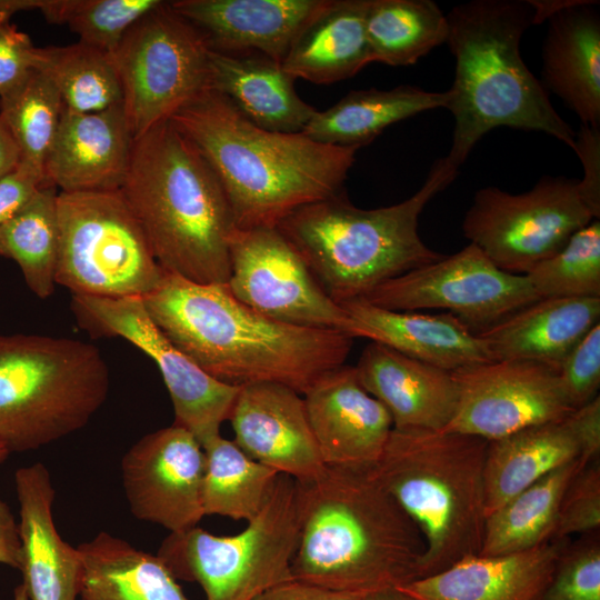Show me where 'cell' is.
<instances>
[{"mask_svg": "<svg viewBox=\"0 0 600 600\" xmlns=\"http://www.w3.org/2000/svg\"><path fill=\"white\" fill-rule=\"evenodd\" d=\"M156 326L218 381L243 387L280 383L303 394L326 372L344 364L347 333L288 324L238 301L226 284H201L164 271L142 297Z\"/></svg>", "mask_w": 600, "mask_h": 600, "instance_id": "obj_1", "label": "cell"}, {"mask_svg": "<svg viewBox=\"0 0 600 600\" xmlns=\"http://www.w3.org/2000/svg\"><path fill=\"white\" fill-rule=\"evenodd\" d=\"M170 121L213 169L240 230L276 228L296 209L343 191L359 149L262 129L211 89Z\"/></svg>", "mask_w": 600, "mask_h": 600, "instance_id": "obj_2", "label": "cell"}, {"mask_svg": "<svg viewBox=\"0 0 600 600\" xmlns=\"http://www.w3.org/2000/svg\"><path fill=\"white\" fill-rule=\"evenodd\" d=\"M300 531L292 579L371 592L418 579L422 534L369 469L326 467L298 482Z\"/></svg>", "mask_w": 600, "mask_h": 600, "instance_id": "obj_3", "label": "cell"}, {"mask_svg": "<svg viewBox=\"0 0 600 600\" xmlns=\"http://www.w3.org/2000/svg\"><path fill=\"white\" fill-rule=\"evenodd\" d=\"M447 43L456 60L448 92L454 120L446 160L456 169L476 143L498 127L540 131L571 149L576 132L550 102L548 91L528 69L520 41L534 24L527 0H472L447 14Z\"/></svg>", "mask_w": 600, "mask_h": 600, "instance_id": "obj_4", "label": "cell"}, {"mask_svg": "<svg viewBox=\"0 0 600 600\" xmlns=\"http://www.w3.org/2000/svg\"><path fill=\"white\" fill-rule=\"evenodd\" d=\"M120 191L166 272L227 284L236 229L229 201L208 161L170 120L134 139Z\"/></svg>", "mask_w": 600, "mask_h": 600, "instance_id": "obj_5", "label": "cell"}, {"mask_svg": "<svg viewBox=\"0 0 600 600\" xmlns=\"http://www.w3.org/2000/svg\"><path fill=\"white\" fill-rule=\"evenodd\" d=\"M458 170L439 159L419 190L388 207L362 209L344 191L296 209L277 226L322 290L338 304L441 259L418 232L427 203Z\"/></svg>", "mask_w": 600, "mask_h": 600, "instance_id": "obj_6", "label": "cell"}, {"mask_svg": "<svg viewBox=\"0 0 600 600\" xmlns=\"http://www.w3.org/2000/svg\"><path fill=\"white\" fill-rule=\"evenodd\" d=\"M487 447L486 439L454 431L393 429L369 469L423 537L419 578L479 554Z\"/></svg>", "mask_w": 600, "mask_h": 600, "instance_id": "obj_7", "label": "cell"}, {"mask_svg": "<svg viewBox=\"0 0 600 600\" xmlns=\"http://www.w3.org/2000/svg\"><path fill=\"white\" fill-rule=\"evenodd\" d=\"M109 386L108 366L91 343L0 334V443L10 453L26 452L80 430Z\"/></svg>", "mask_w": 600, "mask_h": 600, "instance_id": "obj_8", "label": "cell"}, {"mask_svg": "<svg viewBox=\"0 0 600 600\" xmlns=\"http://www.w3.org/2000/svg\"><path fill=\"white\" fill-rule=\"evenodd\" d=\"M299 531L297 481L279 474L242 531L216 536L197 526L170 533L157 556L176 579L199 583L206 600H253L292 579Z\"/></svg>", "mask_w": 600, "mask_h": 600, "instance_id": "obj_9", "label": "cell"}, {"mask_svg": "<svg viewBox=\"0 0 600 600\" xmlns=\"http://www.w3.org/2000/svg\"><path fill=\"white\" fill-rule=\"evenodd\" d=\"M56 284L76 296L144 297L161 281L146 236L120 190L58 192Z\"/></svg>", "mask_w": 600, "mask_h": 600, "instance_id": "obj_10", "label": "cell"}, {"mask_svg": "<svg viewBox=\"0 0 600 600\" xmlns=\"http://www.w3.org/2000/svg\"><path fill=\"white\" fill-rule=\"evenodd\" d=\"M210 46L170 2L142 17L110 56L134 139L209 90Z\"/></svg>", "mask_w": 600, "mask_h": 600, "instance_id": "obj_11", "label": "cell"}, {"mask_svg": "<svg viewBox=\"0 0 600 600\" xmlns=\"http://www.w3.org/2000/svg\"><path fill=\"white\" fill-rule=\"evenodd\" d=\"M593 219L579 180L546 176L522 193L478 190L462 231L498 268L527 274Z\"/></svg>", "mask_w": 600, "mask_h": 600, "instance_id": "obj_12", "label": "cell"}, {"mask_svg": "<svg viewBox=\"0 0 600 600\" xmlns=\"http://www.w3.org/2000/svg\"><path fill=\"white\" fill-rule=\"evenodd\" d=\"M72 309L84 328L121 337L156 362L173 406V424L188 430L202 448L221 436L239 388L212 378L181 352L152 321L142 298L72 294Z\"/></svg>", "mask_w": 600, "mask_h": 600, "instance_id": "obj_13", "label": "cell"}, {"mask_svg": "<svg viewBox=\"0 0 600 600\" xmlns=\"http://www.w3.org/2000/svg\"><path fill=\"white\" fill-rule=\"evenodd\" d=\"M362 299L396 311L446 309L481 331L540 298L524 274L501 270L469 243L380 283Z\"/></svg>", "mask_w": 600, "mask_h": 600, "instance_id": "obj_14", "label": "cell"}, {"mask_svg": "<svg viewBox=\"0 0 600 600\" xmlns=\"http://www.w3.org/2000/svg\"><path fill=\"white\" fill-rule=\"evenodd\" d=\"M229 253L226 286L238 301L280 322L352 337V321L344 309L322 290L277 227L234 229Z\"/></svg>", "mask_w": 600, "mask_h": 600, "instance_id": "obj_15", "label": "cell"}, {"mask_svg": "<svg viewBox=\"0 0 600 600\" xmlns=\"http://www.w3.org/2000/svg\"><path fill=\"white\" fill-rule=\"evenodd\" d=\"M454 414L443 431L492 441L523 428L563 419L571 408L558 369L528 360H494L452 372Z\"/></svg>", "mask_w": 600, "mask_h": 600, "instance_id": "obj_16", "label": "cell"}, {"mask_svg": "<svg viewBox=\"0 0 600 600\" xmlns=\"http://www.w3.org/2000/svg\"><path fill=\"white\" fill-rule=\"evenodd\" d=\"M204 451L184 428L172 424L142 437L123 456L122 483L132 514L170 533L204 517Z\"/></svg>", "mask_w": 600, "mask_h": 600, "instance_id": "obj_17", "label": "cell"}, {"mask_svg": "<svg viewBox=\"0 0 600 600\" xmlns=\"http://www.w3.org/2000/svg\"><path fill=\"white\" fill-rule=\"evenodd\" d=\"M228 420L236 444L279 474L303 482L326 470L303 397L290 387L272 382L240 387Z\"/></svg>", "mask_w": 600, "mask_h": 600, "instance_id": "obj_18", "label": "cell"}, {"mask_svg": "<svg viewBox=\"0 0 600 600\" xmlns=\"http://www.w3.org/2000/svg\"><path fill=\"white\" fill-rule=\"evenodd\" d=\"M326 467L370 469L393 430L386 407L360 384L354 367L322 374L302 394Z\"/></svg>", "mask_w": 600, "mask_h": 600, "instance_id": "obj_19", "label": "cell"}, {"mask_svg": "<svg viewBox=\"0 0 600 600\" xmlns=\"http://www.w3.org/2000/svg\"><path fill=\"white\" fill-rule=\"evenodd\" d=\"M133 142L122 103L87 113L64 108L44 161L43 186L58 192L120 190Z\"/></svg>", "mask_w": 600, "mask_h": 600, "instance_id": "obj_20", "label": "cell"}, {"mask_svg": "<svg viewBox=\"0 0 600 600\" xmlns=\"http://www.w3.org/2000/svg\"><path fill=\"white\" fill-rule=\"evenodd\" d=\"M329 0H177L171 8L226 53H259L279 63Z\"/></svg>", "mask_w": 600, "mask_h": 600, "instance_id": "obj_21", "label": "cell"}, {"mask_svg": "<svg viewBox=\"0 0 600 600\" xmlns=\"http://www.w3.org/2000/svg\"><path fill=\"white\" fill-rule=\"evenodd\" d=\"M14 484L20 517L19 570L29 599L77 600L82 576L81 554L56 529L54 489L49 470L41 462L19 468Z\"/></svg>", "mask_w": 600, "mask_h": 600, "instance_id": "obj_22", "label": "cell"}, {"mask_svg": "<svg viewBox=\"0 0 600 600\" xmlns=\"http://www.w3.org/2000/svg\"><path fill=\"white\" fill-rule=\"evenodd\" d=\"M354 369L362 388L389 411L393 429L442 430L454 414L458 389L450 371L373 341Z\"/></svg>", "mask_w": 600, "mask_h": 600, "instance_id": "obj_23", "label": "cell"}, {"mask_svg": "<svg viewBox=\"0 0 600 600\" xmlns=\"http://www.w3.org/2000/svg\"><path fill=\"white\" fill-rule=\"evenodd\" d=\"M340 306L352 321L353 338L370 339L447 371L496 360L479 334L450 312L396 311L362 298Z\"/></svg>", "mask_w": 600, "mask_h": 600, "instance_id": "obj_24", "label": "cell"}, {"mask_svg": "<svg viewBox=\"0 0 600 600\" xmlns=\"http://www.w3.org/2000/svg\"><path fill=\"white\" fill-rule=\"evenodd\" d=\"M570 539L504 556H469L398 587L417 600H533Z\"/></svg>", "mask_w": 600, "mask_h": 600, "instance_id": "obj_25", "label": "cell"}, {"mask_svg": "<svg viewBox=\"0 0 600 600\" xmlns=\"http://www.w3.org/2000/svg\"><path fill=\"white\" fill-rule=\"evenodd\" d=\"M594 1L578 0L549 19L542 48V86L600 128V17Z\"/></svg>", "mask_w": 600, "mask_h": 600, "instance_id": "obj_26", "label": "cell"}, {"mask_svg": "<svg viewBox=\"0 0 600 600\" xmlns=\"http://www.w3.org/2000/svg\"><path fill=\"white\" fill-rule=\"evenodd\" d=\"M600 298H542L477 332L496 360L560 363L599 323Z\"/></svg>", "mask_w": 600, "mask_h": 600, "instance_id": "obj_27", "label": "cell"}, {"mask_svg": "<svg viewBox=\"0 0 600 600\" xmlns=\"http://www.w3.org/2000/svg\"><path fill=\"white\" fill-rule=\"evenodd\" d=\"M281 63L259 53L210 50L209 87L224 96L253 124L301 132L317 109L303 101Z\"/></svg>", "mask_w": 600, "mask_h": 600, "instance_id": "obj_28", "label": "cell"}, {"mask_svg": "<svg viewBox=\"0 0 600 600\" xmlns=\"http://www.w3.org/2000/svg\"><path fill=\"white\" fill-rule=\"evenodd\" d=\"M581 457L582 446L570 414L488 441L486 516L544 474Z\"/></svg>", "mask_w": 600, "mask_h": 600, "instance_id": "obj_29", "label": "cell"}, {"mask_svg": "<svg viewBox=\"0 0 600 600\" xmlns=\"http://www.w3.org/2000/svg\"><path fill=\"white\" fill-rule=\"evenodd\" d=\"M369 0H329L303 28L281 62L296 79L330 84L371 62L366 36Z\"/></svg>", "mask_w": 600, "mask_h": 600, "instance_id": "obj_30", "label": "cell"}, {"mask_svg": "<svg viewBox=\"0 0 600 600\" xmlns=\"http://www.w3.org/2000/svg\"><path fill=\"white\" fill-rule=\"evenodd\" d=\"M80 600H190L158 557L100 532L78 547Z\"/></svg>", "mask_w": 600, "mask_h": 600, "instance_id": "obj_31", "label": "cell"}, {"mask_svg": "<svg viewBox=\"0 0 600 600\" xmlns=\"http://www.w3.org/2000/svg\"><path fill=\"white\" fill-rule=\"evenodd\" d=\"M448 98L447 91L431 92L409 84L351 91L330 108L317 110L301 132L321 143L361 148L396 122L446 108Z\"/></svg>", "mask_w": 600, "mask_h": 600, "instance_id": "obj_32", "label": "cell"}, {"mask_svg": "<svg viewBox=\"0 0 600 600\" xmlns=\"http://www.w3.org/2000/svg\"><path fill=\"white\" fill-rule=\"evenodd\" d=\"M589 462L581 457L552 470L491 512L479 556L517 553L551 541L563 493Z\"/></svg>", "mask_w": 600, "mask_h": 600, "instance_id": "obj_33", "label": "cell"}, {"mask_svg": "<svg viewBox=\"0 0 600 600\" xmlns=\"http://www.w3.org/2000/svg\"><path fill=\"white\" fill-rule=\"evenodd\" d=\"M366 36L371 62L414 64L448 38V20L431 0H369Z\"/></svg>", "mask_w": 600, "mask_h": 600, "instance_id": "obj_34", "label": "cell"}, {"mask_svg": "<svg viewBox=\"0 0 600 600\" xmlns=\"http://www.w3.org/2000/svg\"><path fill=\"white\" fill-rule=\"evenodd\" d=\"M203 451L204 516L251 521L261 511L279 473L221 436L206 444Z\"/></svg>", "mask_w": 600, "mask_h": 600, "instance_id": "obj_35", "label": "cell"}, {"mask_svg": "<svg viewBox=\"0 0 600 600\" xmlns=\"http://www.w3.org/2000/svg\"><path fill=\"white\" fill-rule=\"evenodd\" d=\"M58 190L41 187L31 200L0 224V257L13 260L28 288L40 299L56 287L59 247Z\"/></svg>", "mask_w": 600, "mask_h": 600, "instance_id": "obj_36", "label": "cell"}, {"mask_svg": "<svg viewBox=\"0 0 600 600\" xmlns=\"http://www.w3.org/2000/svg\"><path fill=\"white\" fill-rule=\"evenodd\" d=\"M36 69L53 83L68 110L98 112L122 103L111 57L82 42L38 47Z\"/></svg>", "mask_w": 600, "mask_h": 600, "instance_id": "obj_37", "label": "cell"}, {"mask_svg": "<svg viewBox=\"0 0 600 600\" xmlns=\"http://www.w3.org/2000/svg\"><path fill=\"white\" fill-rule=\"evenodd\" d=\"M63 109L58 90L38 69L0 98V120L19 149L20 162L42 176Z\"/></svg>", "mask_w": 600, "mask_h": 600, "instance_id": "obj_38", "label": "cell"}, {"mask_svg": "<svg viewBox=\"0 0 600 600\" xmlns=\"http://www.w3.org/2000/svg\"><path fill=\"white\" fill-rule=\"evenodd\" d=\"M160 0H42L38 10L49 23L67 24L79 42L109 56L127 32Z\"/></svg>", "mask_w": 600, "mask_h": 600, "instance_id": "obj_39", "label": "cell"}, {"mask_svg": "<svg viewBox=\"0 0 600 600\" xmlns=\"http://www.w3.org/2000/svg\"><path fill=\"white\" fill-rule=\"evenodd\" d=\"M542 298H600V221L576 231L554 254L524 274Z\"/></svg>", "mask_w": 600, "mask_h": 600, "instance_id": "obj_40", "label": "cell"}, {"mask_svg": "<svg viewBox=\"0 0 600 600\" xmlns=\"http://www.w3.org/2000/svg\"><path fill=\"white\" fill-rule=\"evenodd\" d=\"M533 600H600V530L569 541Z\"/></svg>", "mask_w": 600, "mask_h": 600, "instance_id": "obj_41", "label": "cell"}, {"mask_svg": "<svg viewBox=\"0 0 600 600\" xmlns=\"http://www.w3.org/2000/svg\"><path fill=\"white\" fill-rule=\"evenodd\" d=\"M596 530H600V459L590 461L567 487L552 540Z\"/></svg>", "mask_w": 600, "mask_h": 600, "instance_id": "obj_42", "label": "cell"}, {"mask_svg": "<svg viewBox=\"0 0 600 600\" xmlns=\"http://www.w3.org/2000/svg\"><path fill=\"white\" fill-rule=\"evenodd\" d=\"M559 379L573 410L598 397L600 388V323L573 347L560 363Z\"/></svg>", "mask_w": 600, "mask_h": 600, "instance_id": "obj_43", "label": "cell"}, {"mask_svg": "<svg viewBox=\"0 0 600 600\" xmlns=\"http://www.w3.org/2000/svg\"><path fill=\"white\" fill-rule=\"evenodd\" d=\"M38 47L10 22H0V98L19 87L37 68Z\"/></svg>", "mask_w": 600, "mask_h": 600, "instance_id": "obj_44", "label": "cell"}, {"mask_svg": "<svg viewBox=\"0 0 600 600\" xmlns=\"http://www.w3.org/2000/svg\"><path fill=\"white\" fill-rule=\"evenodd\" d=\"M581 159L584 169L579 180L583 201L596 219L600 217V128L581 126L574 137L572 148Z\"/></svg>", "mask_w": 600, "mask_h": 600, "instance_id": "obj_45", "label": "cell"}, {"mask_svg": "<svg viewBox=\"0 0 600 600\" xmlns=\"http://www.w3.org/2000/svg\"><path fill=\"white\" fill-rule=\"evenodd\" d=\"M43 186V176L20 162L0 179V224L22 209Z\"/></svg>", "mask_w": 600, "mask_h": 600, "instance_id": "obj_46", "label": "cell"}, {"mask_svg": "<svg viewBox=\"0 0 600 600\" xmlns=\"http://www.w3.org/2000/svg\"><path fill=\"white\" fill-rule=\"evenodd\" d=\"M366 593L336 591L291 579L267 589L253 600H360Z\"/></svg>", "mask_w": 600, "mask_h": 600, "instance_id": "obj_47", "label": "cell"}, {"mask_svg": "<svg viewBox=\"0 0 600 600\" xmlns=\"http://www.w3.org/2000/svg\"><path fill=\"white\" fill-rule=\"evenodd\" d=\"M582 446V456L592 461L600 459V398L570 413Z\"/></svg>", "mask_w": 600, "mask_h": 600, "instance_id": "obj_48", "label": "cell"}, {"mask_svg": "<svg viewBox=\"0 0 600 600\" xmlns=\"http://www.w3.org/2000/svg\"><path fill=\"white\" fill-rule=\"evenodd\" d=\"M0 564L20 569L21 543L18 523L9 506L0 498Z\"/></svg>", "mask_w": 600, "mask_h": 600, "instance_id": "obj_49", "label": "cell"}, {"mask_svg": "<svg viewBox=\"0 0 600 600\" xmlns=\"http://www.w3.org/2000/svg\"><path fill=\"white\" fill-rule=\"evenodd\" d=\"M19 163V149L0 120V179L12 172Z\"/></svg>", "mask_w": 600, "mask_h": 600, "instance_id": "obj_50", "label": "cell"}, {"mask_svg": "<svg viewBox=\"0 0 600 600\" xmlns=\"http://www.w3.org/2000/svg\"><path fill=\"white\" fill-rule=\"evenodd\" d=\"M42 0H0V22H10L21 11L38 10Z\"/></svg>", "mask_w": 600, "mask_h": 600, "instance_id": "obj_51", "label": "cell"}, {"mask_svg": "<svg viewBox=\"0 0 600 600\" xmlns=\"http://www.w3.org/2000/svg\"><path fill=\"white\" fill-rule=\"evenodd\" d=\"M360 600H417L398 588H384L366 593Z\"/></svg>", "mask_w": 600, "mask_h": 600, "instance_id": "obj_52", "label": "cell"}, {"mask_svg": "<svg viewBox=\"0 0 600 600\" xmlns=\"http://www.w3.org/2000/svg\"><path fill=\"white\" fill-rule=\"evenodd\" d=\"M13 600H30L23 583L16 587L13 591Z\"/></svg>", "mask_w": 600, "mask_h": 600, "instance_id": "obj_53", "label": "cell"}, {"mask_svg": "<svg viewBox=\"0 0 600 600\" xmlns=\"http://www.w3.org/2000/svg\"><path fill=\"white\" fill-rule=\"evenodd\" d=\"M9 453L10 452L7 450V448L3 444L0 443V464L6 461Z\"/></svg>", "mask_w": 600, "mask_h": 600, "instance_id": "obj_54", "label": "cell"}]
</instances>
